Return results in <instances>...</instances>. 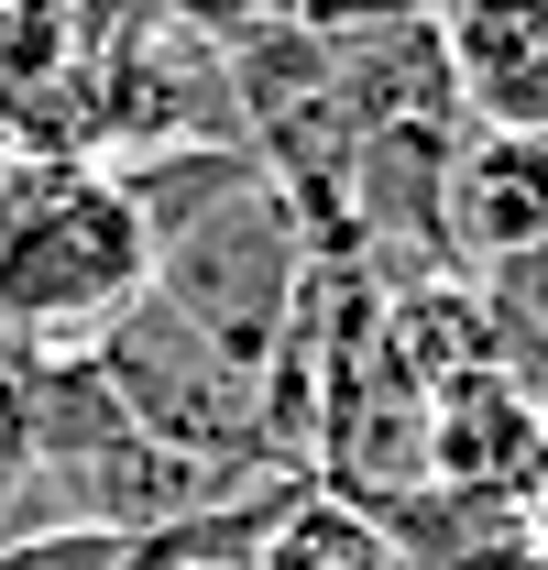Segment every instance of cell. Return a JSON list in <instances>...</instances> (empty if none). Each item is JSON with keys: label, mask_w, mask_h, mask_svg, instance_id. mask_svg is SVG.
I'll return each mask as SVG.
<instances>
[{"label": "cell", "mask_w": 548, "mask_h": 570, "mask_svg": "<svg viewBox=\"0 0 548 570\" xmlns=\"http://www.w3.org/2000/svg\"><path fill=\"white\" fill-rule=\"evenodd\" d=\"M154 296V219L88 154L0 165V341H110Z\"/></svg>", "instance_id": "1"}, {"label": "cell", "mask_w": 548, "mask_h": 570, "mask_svg": "<svg viewBox=\"0 0 548 570\" xmlns=\"http://www.w3.org/2000/svg\"><path fill=\"white\" fill-rule=\"evenodd\" d=\"M538 472H548V406L527 395V373L482 362V373L428 395V483H450V494H527Z\"/></svg>", "instance_id": "2"}, {"label": "cell", "mask_w": 548, "mask_h": 570, "mask_svg": "<svg viewBox=\"0 0 548 570\" xmlns=\"http://www.w3.org/2000/svg\"><path fill=\"white\" fill-rule=\"evenodd\" d=\"M439 242L461 275L516 264L548 242V132H472L450 142V187H439Z\"/></svg>", "instance_id": "3"}, {"label": "cell", "mask_w": 548, "mask_h": 570, "mask_svg": "<svg viewBox=\"0 0 548 570\" xmlns=\"http://www.w3.org/2000/svg\"><path fill=\"white\" fill-rule=\"evenodd\" d=\"M450 99L482 132H548V0H439Z\"/></svg>", "instance_id": "4"}, {"label": "cell", "mask_w": 548, "mask_h": 570, "mask_svg": "<svg viewBox=\"0 0 548 570\" xmlns=\"http://www.w3.org/2000/svg\"><path fill=\"white\" fill-rule=\"evenodd\" d=\"M395 570H538V515L527 494H450V483H417L407 504L373 515Z\"/></svg>", "instance_id": "5"}, {"label": "cell", "mask_w": 548, "mask_h": 570, "mask_svg": "<svg viewBox=\"0 0 548 570\" xmlns=\"http://www.w3.org/2000/svg\"><path fill=\"white\" fill-rule=\"evenodd\" d=\"M231 570H395V549H384V527L362 504L319 494V504H285Z\"/></svg>", "instance_id": "6"}, {"label": "cell", "mask_w": 548, "mask_h": 570, "mask_svg": "<svg viewBox=\"0 0 548 570\" xmlns=\"http://www.w3.org/2000/svg\"><path fill=\"white\" fill-rule=\"evenodd\" d=\"M482 318H493L505 373H516V362H548V242H527L516 264L482 275Z\"/></svg>", "instance_id": "7"}, {"label": "cell", "mask_w": 548, "mask_h": 570, "mask_svg": "<svg viewBox=\"0 0 548 570\" xmlns=\"http://www.w3.org/2000/svg\"><path fill=\"white\" fill-rule=\"evenodd\" d=\"M176 33H208V45H264V33H296L319 22V0H165Z\"/></svg>", "instance_id": "8"}]
</instances>
